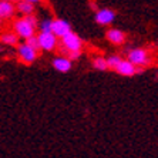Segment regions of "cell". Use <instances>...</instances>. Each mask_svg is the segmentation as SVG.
<instances>
[{"instance_id": "1", "label": "cell", "mask_w": 158, "mask_h": 158, "mask_svg": "<svg viewBox=\"0 0 158 158\" xmlns=\"http://www.w3.org/2000/svg\"><path fill=\"white\" fill-rule=\"evenodd\" d=\"M76 50H83V40L77 33L71 30L66 36L61 37V53L66 54L67 52H76Z\"/></svg>"}, {"instance_id": "2", "label": "cell", "mask_w": 158, "mask_h": 158, "mask_svg": "<svg viewBox=\"0 0 158 158\" xmlns=\"http://www.w3.org/2000/svg\"><path fill=\"white\" fill-rule=\"evenodd\" d=\"M127 60L135 67H147L151 64V57L145 48H132L127 53Z\"/></svg>"}, {"instance_id": "3", "label": "cell", "mask_w": 158, "mask_h": 158, "mask_svg": "<svg viewBox=\"0 0 158 158\" xmlns=\"http://www.w3.org/2000/svg\"><path fill=\"white\" fill-rule=\"evenodd\" d=\"M13 31L17 34L19 39L26 40L27 37L36 34V27H33L31 24H29V23L26 22V19L22 16V17L17 19V20H15V23H13Z\"/></svg>"}, {"instance_id": "4", "label": "cell", "mask_w": 158, "mask_h": 158, "mask_svg": "<svg viewBox=\"0 0 158 158\" xmlns=\"http://www.w3.org/2000/svg\"><path fill=\"white\" fill-rule=\"evenodd\" d=\"M37 40L40 44L41 52H54L59 44V39L52 31H40V34L37 36Z\"/></svg>"}, {"instance_id": "5", "label": "cell", "mask_w": 158, "mask_h": 158, "mask_svg": "<svg viewBox=\"0 0 158 158\" xmlns=\"http://www.w3.org/2000/svg\"><path fill=\"white\" fill-rule=\"evenodd\" d=\"M17 56H19V60H20L23 64H27V66H29V64H33L37 60L39 52H36L34 48H31L29 44L22 43V44H17Z\"/></svg>"}, {"instance_id": "6", "label": "cell", "mask_w": 158, "mask_h": 158, "mask_svg": "<svg viewBox=\"0 0 158 158\" xmlns=\"http://www.w3.org/2000/svg\"><path fill=\"white\" fill-rule=\"evenodd\" d=\"M97 24L100 26H108L115 20V11L111 9H98L96 10V16H94Z\"/></svg>"}, {"instance_id": "7", "label": "cell", "mask_w": 158, "mask_h": 158, "mask_svg": "<svg viewBox=\"0 0 158 158\" xmlns=\"http://www.w3.org/2000/svg\"><path fill=\"white\" fill-rule=\"evenodd\" d=\"M69 31H71V24L64 19H54L52 20V33L57 39H61Z\"/></svg>"}, {"instance_id": "8", "label": "cell", "mask_w": 158, "mask_h": 158, "mask_svg": "<svg viewBox=\"0 0 158 158\" xmlns=\"http://www.w3.org/2000/svg\"><path fill=\"white\" fill-rule=\"evenodd\" d=\"M107 40L114 46H123L127 40V34L120 29H108L106 33Z\"/></svg>"}, {"instance_id": "9", "label": "cell", "mask_w": 158, "mask_h": 158, "mask_svg": "<svg viewBox=\"0 0 158 158\" xmlns=\"http://www.w3.org/2000/svg\"><path fill=\"white\" fill-rule=\"evenodd\" d=\"M135 69L137 67L134 66L131 61H128L127 59L125 60L121 59L114 70L117 71L120 76H123V77H132V76H135Z\"/></svg>"}, {"instance_id": "10", "label": "cell", "mask_w": 158, "mask_h": 158, "mask_svg": "<svg viewBox=\"0 0 158 158\" xmlns=\"http://www.w3.org/2000/svg\"><path fill=\"white\" fill-rule=\"evenodd\" d=\"M71 66H73V61L70 59H67L66 56H59L53 60V67L59 73H69L71 70Z\"/></svg>"}, {"instance_id": "11", "label": "cell", "mask_w": 158, "mask_h": 158, "mask_svg": "<svg viewBox=\"0 0 158 158\" xmlns=\"http://www.w3.org/2000/svg\"><path fill=\"white\" fill-rule=\"evenodd\" d=\"M16 15V6L13 2L9 0H0V17L3 20L11 19Z\"/></svg>"}, {"instance_id": "12", "label": "cell", "mask_w": 158, "mask_h": 158, "mask_svg": "<svg viewBox=\"0 0 158 158\" xmlns=\"http://www.w3.org/2000/svg\"><path fill=\"white\" fill-rule=\"evenodd\" d=\"M16 6V13L22 16H27V15H33L34 10H36V4L31 3V2H27V0H19L15 3Z\"/></svg>"}, {"instance_id": "13", "label": "cell", "mask_w": 158, "mask_h": 158, "mask_svg": "<svg viewBox=\"0 0 158 158\" xmlns=\"http://www.w3.org/2000/svg\"><path fill=\"white\" fill-rule=\"evenodd\" d=\"M0 41L6 46H17L19 37L15 31H4V33L0 34Z\"/></svg>"}, {"instance_id": "14", "label": "cell", "mask_w": 158, "mask_h": 158, "mask_svg": "<svg viewBox=\"0 0 158 158\" xmlns=\"http://www.w3.org/2000/svg\"><path fill=\"white\" fill-rule=\"evenodd\" d=\"M93 67H94L96 70H98V71L108 70V67H107V61H106V57H101V56H98V57H94V59H93Z\"/></svg>"}, {"instance_id": "15", "label": "cell", "mask_w": 158, "mask_h": 158, "mask_svg": "<svg viewBox=\"0 0 158 158\" xmlns=\"http://www.w3.org/2000/svg\"><path fill=\"white\" fill-rule=\"evenodd\" d=\"M120 60H121V57H120V56H117V54L108 56V57L106 59L107 67H108V69H111V70H114L115 67H117V64L120 63Z\"/></svg>"}, {"instance_id": "16", "label": "cell", "mask_w": 158, "mask_h": 158, "mask_svg": "<svg viewBox=\"0 0 158 158\" xmlns=\"http://www.w3.org/2000/svg\"><path fill=\"white\" fill-rule=\"evenodd\" d=\"M24 43L26 44H29L31 48H34L36 52H39L40 53L41 50H40V44H39V40H37V36L36 34H33V36H30V37H27L26 40H24Z\"/></svg>"}, {"instance_id": "17", "label": "cell", "mask_w": 158, "mask_h": 158, "mask_svg": "<svg viewBox=\"0 0 158 158\" xmlns=\"http://www.w3.org/2000/svg\"><path fill=\"white\" fill-rule=\"evenodd\" d=\"M39 29L40 31H52V19H44L41 22H39Z\"/></svg>"}, {"instance_id": "18", "label": "cell", "mask_w": 158, "mask_h": 158, "mask_svg": "<svg viewBox=\"0 0 158 158\" xmlns=\"http://www.w3.org/2000/svg\"><path fill=\"white\" fill-rule=\"evenodd\" d=\"M81 54H83V50H76V52H67V53H66V57H67V59H70L71 61H77V60L81 57Z\"/></svg>"}, {"instance_id": "19", "label": "cell", "mask_w": 158, "mask_h": 158, "mask_svg": "<svg viewBox=\"0 0 158 158\" xmlns=\"http://www.w3.org/2000/svg\"><path fill=\"white\" fill-rule=\"evenodd\" d=\"M23 17L26 19V22L29 23V24H31L33 27H36L37 29V24H39V19H37V16L34 15H27V16H23Z\"/></svg>"}, {"instance_id": "20", "label": "cell", "mask_w": 158, "mask_h": 158, "mask_svg": "<svg viewBox=\"0 0 158 158\" xmlns=\"http://www.w3.org/2000/svg\"><path fill=\"white\" fill-rule=\"evenodd\" d=\"M27 2H31V3H34V4H37V3H40L41 0H27Z\"/></svg>"}, {"instance_id": "21", "label": "cell", "mask_w": 158, "mask_h": 158, "mask_svg": "<svg viewBox=\"0 0 158 158\" xmlns=\"http://www.w3.org/2000/svg\"><path fill=\"white\" fill-rule=\"evenodd\" d=\"M3 22H4V20H3L2 17H0V29H2V26H3Z\"/></svg>"}, {"instance_id": "22", "label": "cell", "mask_w": 158, "mask_h": 158, "mask_svg": "<svg viewBox=\"0 0 158 158\" xmlns=\"http://www.w3.org/2000/svg\"><path fill=\"white\" fill-rule=\"evenodd\" d=\"M9 2H13V3H16V2H19V0H9Z\"/></svg>"}]
</instances>
